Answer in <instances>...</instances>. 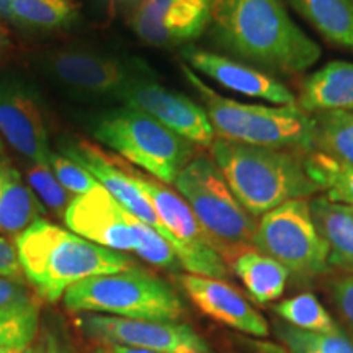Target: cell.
<instances>
[{
  "mask_svg": "<svg viewBox=\"0 0 353 353\" xmlns=\"http://www.w3.org/2000/svg\"><path fill=\"white\" fill-rule=\"evenodd\" d=\"M69 231L114 252H136L134 216L123 208L103 187L74 196L64 213Z\"/></svg>",
  "mask_w": 353,
  "mask_h": 353,
  "instance_id": "4fadbf2b",
  "label": "cell"
},
{
  "mask_svg": "<svg viewBox=\"0 0 353 353\" xmlns=\"http://www.w3.org/2000/svg\"><path fill=\"white\" fill-rule=\"evenodd\" d=\"M23 172L26 176L25 182L28 183V187L32 188V192L37 195L38 200L54 211L56 214L64 218L65 210H68L74 196L59 183V180L52 174L50 165L28 162Z\"/></svg>",
  "mask_w": 353,
  "mask_h": 353,
  "instance_id": "f546056e",
  "label": "cell"
},
{
  "mask_svg": "<svg viewBox=\"0 0 353 353\" xmlns=\"http://www.w3.org/2000/svg\"><path fill=\"white\" fill-rule=\"evenodd\" d=\"M13 244L25 278L39 296L51 303L85 278L132 267L121 252L97 245L43 218L17 234Z\"/></svg>",
  "mask_w": 353,
  "mask_h": 353,
  "instance_id": "7a4b0ae2",
  "label": "cell"
},
{
  "mask_svg": "<svg viewBox=\"0 0 353 353\" xmlns=\"http://www.w3.org/2000/svg\"><path fill=\"white\" fill-rule=\"evenodd\" d=\"M325 41L353 52V0H288Z\"/></svg>",
  "mask_w": 353,
  "mask_h": 353,
  "instance_id": "7402d4cb",
  "label": "cell"
},
{
  "mask_svg": "<svg viewBox=\"0 0 353 353\" xmlns=\"http://www.w3.org/2000/svg\"><path fill=\"white\" fill-rule=\"evenodd\" d=\"M0 20L7 21L13 26H19V21H17L12 10V0H0Z\"/></svg>",
  "mask_w": 353,
  "mask_h": 353,
  "instance_id": "8d00e7d4",
  "label": "cell"
},
{
  "mask_svg": "<svg viewBox=\"0 0 353 353\" xmlns=\"http://www.w3.org/2000/svg\"><path fill=\"white\" fill-rule=\"evenodd\" d=\"M174 188L224 260L234 262L237 255L254 249L257 223L234 196L213 159L193 157L175 179Z\"/></svg>",
  "mask_w": 353,
  "mask_h": 353,
  "instance_id": "5b68a950",
  "label": "cell"
},
{
  "mask_svg": "<svg viewBox=\"0 0 353 353\" xmlns=\"http://www.w3.org/2000/svg\"><path fill=\"white\" fill-rule=\"evenodd\" d=\"M208 32L232 59L273 77L299 76L322 56L283 0H213Z\"/></svg>",
  "mask_w": 353,
  "mask_h": 353,
  "instance_id": "6da1fadb",
  "label": "cell"
},
{
  "mask_svg": "<svg viewBox=\"0 0 353 353\" xmlns=\"http://www.w3.org/2000/svg\"><path fill=\"white\" fill-rule=\"evenodd\" d=\"M304 164L307 175L327 200L353 206V165L319 151L307 152Z\"/></svg>",
  "mask_w": 353,
  "mask_h": 353,
  "instance_id": "d4e9b609",
  "label": "cell"
},
{
  "mask_svg": "<svg viewBox=\"0 0 353 353\" xmlns=\"http://www.w3.org/2000/svg\"><path fill=\"white\" fill-rule=\"evenodd\" d=\"M0 278H7V280L19 281L23 283L25 275L21 270L19 255H17L15 244L0 236Z\"/></svg>",
  "mask_w": 353,
  "mask_h": 353,
  "instance_id": "1f68e13d",
  "label": "cell"
},
{
  "mask_svg": "<svg viewBox=\"0 0 353 353\" xmlns=\"http://www.w3.org/2000/svg\"><path fill=\"white\" fill-rule=\"evenodd\" d=\"M94 136L123 161L145 170L149 176L174 185L183 167L192 161L195 145L161 125L148 113L131 107L112 110L99 118Z\"/></svg>",
  "mask_w": 353,
  "mask_h": 353,
  "instance_id": "52a82bcc",
  "label": "cell"
},
{
  "mask_svg": "<svg viewBox=\"0 0 353 353\" xmlns=\"http://www.w3.org/2000/svg\"><path fill=\"white\" fill-rule=\"evenodd\" d=\"M125 107L148 113L195 148L210 149L216 132L201 105L138 74L118 97Z\"/></svg>",
  "mask_w": 353,
  "mask_h": 353,
  "instance_id": "30bf717a",
  "label": "cell"
},
{
  "mask_svg": "<svg viewBox=\"0 0 353 353\" xmlns=\"http://www.w3.org/2000/svg\"><path fill=\"white\" fill-rule=\"evenodd\" d=\"M0 136L26 162L50 165V134L38 101L12 81L0 82Z\"/></svg>",
  "mask_w": 353,
  "mask_h": 353,
  "instance_id": "9a60e30c",
  "label": "cell"
},
{
  "mask_svg": "<svg viewBox=\"0 0 353 353\" xmlns=\"http://www.w3.org/2000/svg\"><path fill=\"white\" fill-rule=\"evenodd\" d=\"M298 108L312 114L332 110L353 112V63L332 61L304 77Z\"/></svg>",
  "mask_w": 353,
  "mask_h": 353,
  "instance_id": "d6986e66",
  "label": "cell"
},
{
  "mask_svg": "<svg viewBox=\"0 0 353 353\" xmlns=\"http://www.w3.org/2000/svg\"><path fill=\"white\" fill-rule=\"evenodd\" d=\"M179 281L196 307L214 321L255 337L270 334L265 317L250 306L239 291L223 280L188 273L179 276Z\"/></svg>",
  "mask_w": 353,
  "mask_h": 353,
  "instance_id": "ac0fdd59",
  "label": "cell"
},
{
  "mask_svg": "<svg viewBox=\"0 0 353 353\" xmlns=\"http://www.w3.org/2000/svg\"><path fill=\"white\" fill-rule=\"evenodd\" d=\"M131 2H132V7H134V6H136V3H138V2H141V0H131Z\"/></svg>",
  "mask_w": 353,
  "mask_h": 353,
  "instance_id": "ab89813d",
  "label": "cell"
},
{
  "mask_svg": "<svg viewBox=\"0 0 353 353\" xmlns=\"http://www.w3.org/2000/svg\"><path fill=\"white\" fill-rule=\"evenodd\" d=\"M185 64L193 70L205 74L219 85L237 92L245 97L270 101L272 105H281V107H294L298 105L296 95L278 81L276 77L263 70L247 65L232 57L218 54L213 51L198 50V48L188 46L182 51Z\"/></svg>",
  "mask_w": 353,
  "mask_h": 353,
  "instance_id": "e0dca14e",
  "label": "cell"
},
{
  "mask_svg": "<svg viewBox=\"0 0 353 353\" xmlns=\"http://www.w3.org/2000/svg\"><path fill=\"white\" fill-rule=\"evenodd\" d=\"M28 348L20 350V348H12V347H0V353H26Z\"/></svg>",
  "mask_w": 353,
  "mask_h": 353,
  "instance_id": "f35d334b",
  "label": "cell"
},
{
  "mask_svg": "<svg viewBox=\"0 0 353 353\" xmlns=\"http://www.w3.org/2000/svg\"><path fill=\"white\" fill-rule=\"evenodd\" d=\"M10 46H12L10 37H8L6 26H3L2 21H0V63H2V59L6 57L8 50H10Z\"/></svg>",
  "mask_w": 353,
  "mask_h": 353,
  "instance_id": "74e56055",
  "label": "cell"
},
{
  "mask_svg": "<svg viewBox=\"0 0 353 353\" xmlns=\"http://www.w3.org/2000/svg\"><path fill=\"white\" fill-rule=\"evenodd\" d=\"M183 77L195 88L218 139L262 148L314 151V126L311 114L294 107L254 105L226 99L206 85L190 65L182 64Z\"/></svg>",
  "mask_w": 353,
  "mask_h": 353,
  "instance_id": "277c9868",
  "label": "cell"
},
{
  "mask_svg": "<svg viewBox=\"0 0 353 353\" xmlns=\"http://www.w3.org/2000/svg\"><path fill=\"white\" fill-rule=\"evenodd\" d=\"M37 332V303L25 304V306L0 307V347L25 350L33 343Z\"/></svg>",
  "mask_w": 353,
  "mask_h": 353,
  "instance_id": "83f0119b",
  "label": "cell"
},
{
  "mask_svg": "<svg viewBox=\"0 0 353 353\" xmlns=\"http://www.w3.org/2000/svg\"><path fill=\"white\" fill-rule=\"evenodd\" d=\"M130 179L149 198L154 210L175 241V254L180 265L192 275L218 278L224 280L229 276L226 260L221 257L208 239L196 216L175 190L152 176L141 174L134 165L128 164L123 159H117Z\"/></svg>",
  "mask_w": 353,
  "mask_h": 353,
  "instance_id": "9c48e42d",
  "label": "cell"
},
{
  "mask_svg": "<svg viewBox=\"0 0 353 353\" xmlns=\"http://www.w3.org/2000/svg\"><path fill=\"white\" fill-rule=\"evenodd\" d=\"M309 205L312 219L329 245L330 263L353 272V206L334 203L325 196H317Z\"/></svg>",
  "mask_w": 353,
  "mask_h": 353,
  "instance_id": "44dd1931",
  "label": "cell"
},
{
  "mask_svg": "<svg viewBox=\"0 0 353 353\" xmlns=\"http://www.w3.org/2000/svg\"><path fill=\"white\" fill-rule=\"evenodd\" d=\"M59 151L70 161L77 162L83 169H87L99 180V183L134 218L143 221L144 224L151 226L154 231L161 234L175 250V241L170 232L161 223L154 210L152 203L138 188L125 169L118 164L117 157L108 156L97 145L87 143L83 139H64L59 143Z\"/></svg>",
  "mask_w": 353,
  "mask_h": 353,
  "instance_id": "5bb4252c",
  "label": "cell"
},
{
  "mask_svg": "<svg viewBox=\"0 0 353 353\" xmlns=\"http://www.w3.org/2000/svg\"><path fill=\"white\" fill-rule=\"evenodd\" d=\"M275 312L291 327L306 330V332H341L332 316L311 293H301L280 301L275 304Z\"/></svg>",
  "mask_w": 353,
  "mask_h": 353,
  "instance_id": "4316f807",
  "label": "cell"
},
{
  "mask_svg": "<svg viewBox=\"0 0 353 353\" xmlns=\"http://www.w3.org/2000/svg\"><path fill=\"white\" fill-rule=\"evenodd\" d=\"M314 151L353 165V112L332 110L312 113Z\"/></svg>",
  "mask_w": 353,
  "mask_h": 353,
  "instance_id": "cb8c5ba5",
  "label": "cell"
},
{
  "mask_svg": "<svg viewBox=\"0 0 353 353\" xmlns=\"http://www.w3.org/2000/svg\"><path fill=\"white\" fill-rule=\"evenodd\" d=\"M97 353H157L145 350V348H136V347H126V345H105L100 347Z\"/></svg>",
  "mask_w": 353,
  "mask_h": 353,
  "instance_id": "d590c367",
  "label": "cell"
},
{
  "mask_svg": "<svg viewBox=\"0 0 353 353\" xmlns=\"http://www.w3.org/2000/svg\"><path fill=\"white\" fill-rule=\"evenodd\" d=\"M34 303L30 296L28 290L23 283L19 281L0 278V307L7 306H25V304Z\"/></svg>",
  "mask_w": 353,
  "mask_h": 353,
  "instance_id": "d6a6232c",
  "label": "cell"
},
{
  "mask_svg": "<svg viewBox=\"0 0 353 353\" xmlns=\"http://www.w3.org/2000/svg\"><path fill=\"white\" fill-rule=\"evenodd\" d=\"M44 214L43 203L13 165L0 141V234H20Z\"/></svg>",
  "mask_w": 353,
  "mask_h": 353,
  "instance_id": "ffe728a7",
  "label": "cell"
},
{
  "mask_svg": "<svg viewBox=\"0 0 353 353\" xmlns=\"http://www.w3.org/2000/svg\"><path fill=\"white\" fill-rule=\"evenodd\" d=\"M332 291L339 311L353 324V276H343L335 281Z\"/></svg>",
  "mask_w": 353,
  "mask_h": 353,
  "instance_id": "836d02e7",
  "label": "cell"
},
{
  "mask_svg": "<svg viewBox=\"0 0 353 353\" xmlns=\"http://www.w3.org/2000/svg\"><path fill=\"white\" fill-rule=\"evenodd\" d=\"M48 68L65 85L95 97H120L134 74L123 61L101 52L61 48L48 54Z\"/></svg>",
  "mask_w": 353,
  "mask_h": 353,
  "instance_id": "2e32d148",
  "label": "cell"
},
{
  "mask_svg": "<svg viewBox=\"0 0 353 353\" xmlns=\"http://www.w3.org/2000/svg\"><path fill=\"white\" fill-rule=\"evenodd\" d=\"M26 353H70L68 343L54 330L46 329L37 345H30Z\"/></svg>",
  "mask_w": 353,
  "mask_h": 353,
  "instance_id": "e575fe53",
  "label": "cell"
},
{
  "mask_svg": "<svg viewBox=\"0 0 353 353\" xmlns=\"http://www.w3.org/2000/svg\"><path fill=\"white\" fill-rule=\"evenodd\" d=\"M50 169L56 175V179L59 180V183L74 196L83 195V193L101 187L99 180L90 172L79 165L77 162L70 161L69 157L63 156V154H51Z\"/></svg>",
  "mask_w": 353,
  "mask_h": 353,
  "instance_id": "4dcf8cb0",
  "label": "cell"
},
{
  "mask_svg": "<svg viewBox=\"0 0 353 353\" xmlns=\"http://www.w3.org/2000/svg\"><path fill=\"white\" fill-rule=\"evenodd\" d=\"M254 249L285 265L290 273L311 278L329 268V245L321 236L307 200H291L257 223Z\"/></svg>",
  "mask_w": 353,
  "mask_h": 353,
  "instance_id": "ba28073f",
  "label": "cell"
},
{
  "mask_svg": "<svg viewBox=\"0 0 353 353\" xmlns=\"http://www.w3.org/2000/svg\"><path fill=\"white\" fill-rule=\"evenodd\" d=\"M79 325L105 345H126L157 353H211L195 330L185 324L132 321L103 314H83Z\"/></svg>",
  "mask_w": 353,
  "mask_h": 353,
  "instance_id": "8fae6325",
  "label": "cell"
},
{
  "mask_svg": "<svg viewBox=\"0 0 353 353\" xmlns=\"http://www.w3.org/2000/svg\"><path fill=\"white\" fill-rule=\"evenodd\" d=\"M213 0H141L131 8L134 33L151 46H180L208 30Z\"/></svg>",
  "mask_w": 353,
  "mask_h": 353,
  "instance_id": "7c38bea8",
  "label": "cell"
},
{
  "mask_svg": "<svg viewBox=\"0 0 353 353\" xmlns=\"http://www.w3.org/2000/svg\"><path fill=\"white\" fill-rule=\"evenodd\" d=\"M12 10L19 28H63L77 17L72 0H12Z\"/></svg>",
  "mask_w": 353,
  "mask_h": 353,
  "instance_id": "484cf974",
  "label": "cell"
},
{
  "mask_svg": "<svg viewBox=\"0 0 353 353\" xmlns=\"http://www.w3.org/2000/svg\"><path fill=\"white\" fill-rule=\"evenodd\" d=\"M210 152L234 196L250 216H263L286 201L307 200L319 193L306 172L307 152L218 138Z\"/></svg>",
  "mask_w": 353,
  "mask_h": 353,
  "instance_id": "3957f363",
  "label": "cell"
},
{
  "mask_svg": "<svg viewBox=\"0 0 353 353\" xmlns=\"http://www.w3.org/2000/svg\"><path fill=\"white\" fill-rule=\"evenodd\" d=\"M234 273L244 283L255 303L268 304L283 294L290 270L255 249L237 255L232 262Z\"/></svg>",
  "mask_w": 353,
  "mask_h": 353,
  "instance_id": "603a6c76",
  "label": "cell"
},
{
  "mask_svg": "<svg viewBox=\"0 0 353 353\" xmlns=\"http://www.w3.org/2000/svg\"><path fill=\"white\" fill-rule=\"evenodd\" d=\"M276 332L291 353H353V343L341 332H306L288 324L278 325Z\"/></svg>",
  "mask_w": 353,
  "mask_h": 353,
  "instance_id": "f1b7e54d",
  "label": "cell"
},
{
  "mask_svg": "<svg viewBox=\"0 0 353 353\" xmlns=\"http://www.w3.org/2000/svg\"><path fill=\"white\" fill-rule=\"evenodd\" d=\"M64 304L76 312L132 321L172 322L183 312L179 294L164 280L134 267L79 281L64 293Z\"/></svg>",
  "mask_w": 353,
  "mask_h": 353,
  "instance_id": "8992f818",
  "label": "cell"
}]
</instances>
